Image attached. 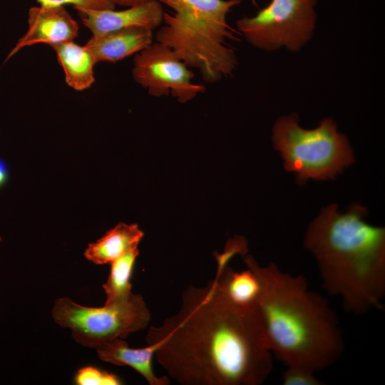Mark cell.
<instances>
[{"label":"cell","mask_w":385,"mask_h":385,"mask_svg":"<svg viewBox=\"0 0 385 385\" xmlns=\"http://www.w3.org/2000/svg\"><path fill=\"white\" fill-rule=\"evenodd\" d=\"M146 342L170 378L183 385H260L273 367L257 310L232 305L211 280L184 290L178 311L150 327Z\"/></svg>","instance_id":"cell-1"},{"label":"cell","mask_w":385,"mask_h":385,"mask_svg":"<svg viewBox=\"0 0 385 385\" xmlns=\"http://www.w3.org/2000/svg\"><path fill=\"white\" fill-rule=\"evenodd\" d=\"M143 237V232L138 225L120 222L96 242L89 244L84 255L97 265L111 264L132 247L138 245Z\"/></svg>","instance_id":"cell-15"},{"label":"cell","mask_w":385,"mask_h":385,"mask_svg":"<svg viewBox=\"0 0 385 385\" xmlns=\"http://www.w3.org/2000/svg\"><path fill=\"white\" fill-rule=\"evenodd\" d=\"M40 6H64L72 4L74 9L91 10L114 9L115 5L112 0H36Z\"/></svg>","instance_id":"cell-19"},{"label":"cell","mask_w":385,"mask_h":385,"mask_svg":"<svg viewBox=\"0 0 385 385\" xmlns=\"http://www.w3.org/2000/svg\"><path fill=\"white\" fill-rule=\"evenodd\" d=\"M153 38V31L136 26L92 35L85 46L96 63H115L139 53L150 45Z\"/></svg>","instance_id":"cell-11"},{"label":"cell","mask_w":385,"mask_h":385,"mask_svg":"<svg viewBox=\"0 0 385 385\" xmlns=\"http://www.w3.org/2000/svg\"><path fill=\"white\" fill-rule=\"evenodd\" d=\"M244 262L260 284L256 310L273 356L285 366L314 373L336 362L344 343L327 301L309 289L302 274L285 272L274 262L261 266L252 255Z\"/></svg>","instance_id":"cell-2"},{"label":"cell","mask_w":385,"mask_h":385,"mask_svg":"<svg viewBox=\"0 0 385 385\" xmlns=\"http://www.w3.org/2000/svg\"><path fill=\"white\" fill-rule=\"evenodd\" d=\"M51 47L56 53L68 86L76 91H83L93 85L95 82L93 68L96 62L85 45L80 46L69 41Z\"/></svg>","instance_id":"cell-14"},{"label":"cell","mask_w":385,"mask_h":385,"mask_svg":"<svg viewBox=\"0 0 385 385\" xmlns=\"http://www.w3.org/2000/svg\"><path fill=\"white\" fill-rule=\"evenodd\" d=\"M101 360L116 366H128L138 371L150 385H168L170 379L158 376L153 368L155 347L148 345L135 349L128 346L122 338H116L103 344L96 349Z\"/></svg>","instance_id":"cell-13"},{"label":"cell","mask_w":385,"mask_h":385,"mask_svg":"<svg viewBox=\"0 0 385 385\" xmlns=\"http://www.w3.org/2000/svg\"><path fill=\"white\" fill-rule=\"evenodd\" d=\"M217 292L232 305L245 310H256L260 284L250 268L237 272L228 265H218L215 277L211 280Z\"/></svg>","instance_id":"cell-12"},{"label":"cell","mask_w":385,"mask_h":385,"mask_svg":"<svg viewBox=\"0 0 385 385\" xmlns=\"http://www.w3.org/2000/svg\"><path fill=\"white\" fill-rule=\"evenodd\" d=\"M52 317L61 327L71 330L78 343L95 349L145 329L151 319L143 297L133 292L124 299L101 307L82 306L61 297L54 302Z\"/></svg>","instance_id":"cell-6"},{"label":"cell","mask_w":385,"mask_h":385,"mask_svg":"<svg viewBox=\"0 0 385 385\" xmlns=\"http://www.w3.org/2000/svg\"><path fill=\"white\" fill-rule=\"evenodd\" d=\"M75 381L78 385H119L122 384L116 375L93 366H85L79 369L75 376Z\"/></svg>","instance_id":"cell-17"},{"label":"cell","mask_w":385,"mask_h":385,"mask_svg":"<svg viewBox=\"0 0 385 385\" xmlns=\"http://www.w3.org/2000/svg\"><path fill=\"white\" fill-rule=\"evenodd\" d=\"M337 204L324 208L310 223L304 247L314 257L322 286L356 314L383 309L385 297V228L364 220L359 204L339 213Z\"/></svg>","instance_id":"cell-3"},{"label":"cell","mask_w":385,"mask_h":385,"mask_svg":"<svg viewBox=\"0 0 385 385\" xmlns=\"http://www.w3.org/2000/svg\"><path fill=\"white\" fill-rule=\"evenodd\" d=\"M114 4L116 6H120L124 7H129L135 5H138L144 3L148 0H112Z\"/></svg>","instance_id":"cell-21"},{"label":"cell","mask_w":385,"mask_h":385,"mask_svg":"<svg viewBox=\"0 0 385 385\" xmlns=\"http://www.w3.org/2000/svg\"><path fill=\"white\" fill-rule=\"evenodd\" d=\"M172 9L164 12L155 41L170 48L189 68L197 69L207 83L231 76L237 58L227 40H238L227 21L242 0H158Z\"/></svg>","instance_id":"cell-4"},{"label":"cell","mask_w":385,"mask_h":385,"mask_svg":"<svg viewBox=\"0 0 385 385\" xmlns=\"http://www.w3.org/2000/svg\"><path fill=\"white\" fill-rule=\"evenodd\" d=\"M138 245H135L111 263V270L106 282L103 284L106 294L105 304L124 299L131 293L130 277L137 257Z\"/></svg>","instance_id":"cell-16"},{"label":"cell","mask_w":385,"mask_h":385,"mask_svg":"<svg viewBox=\"0 0 385 385\" xmlns=\"http://www.w3.org/2000/svg\"><path fill=\"white\" fill-rule=\"evenodd\" d=\"M299 123L297 114L292 113L277 118L272 128L274 148L298 183L334 179L354 162L347 137L338 131L332 118H324L314 129L302 128Z\"/></svg>","instance_id":"cell-5"},{"label":"cell","mask_w":385,"mask_h":385,"mask_svg":"<svg viewBox=\"0 0 385 385\" xmlns=\"http://www.w3.org/2000/svg\"><path fill=\"white\" fill-rule=\"evenodd\" d=\"M9 177V170L6 163L0 158V188L7 181Z\"/></svg>","instance_id":"cell-20"},{"label":"cell","mask_w":385,"mask_h":385,"mask_svg":"<svg viewBox=\"0 0 385 385\" xmlns=\"http://www.w3.org/2000/svg\"><path fill=\"white\" fill-rule=\"evenodd\" d=\"M75 9L93 36L136 26L154 31L163 23L164 14L163 4L158 0H148L123 10Z\"/></svg>","instance_id":"cell-10"},{"label":"cell","mask_w":385,"mask_h":385,"mask_svg":"<svg viewBox=\"0 0 385 385\" xmlns=\"http://www.w3.org/2000/svg\"><path fill=\"white\" fill-rule=\"evenodd\" d=\"M132 76L135 81L155 97L171 95L186 103L205 86L192 82L195 74L169 47L153 42L135 54Z\"/></svg>","instance_id":"cell-8"},{"label":"cell","mask_w":385,"mask_h":385,"mask_svg":"<svg viewBox=\"0 0 385 385\" xmlns=\"http://www.w3.org/2000/svg\"><path fill=\"white\" fill-rule=\"evenodd\" d=\"M317 0H271L255 16L236 21L238 31L253 46L271 51L301 49L316 26Z\"/></svg>","instance_id":"cell-7"},{"label":"cell","mask_w":385,"mask_h":385,"mask_svg":"<svg viewBox=\"0 0 385 385\" xmlns=\"http://www.w3.org/2000/svg\"><path fill=\"white\" fill-rule=\"evenodd\" d=\"M282 374L284 385H322L324 384L316 376L315 373L301 366H285Z\"/></svg>","instance_id":"cell-18"},{"label":"cell","mask_w":385,"mask_h":385,"mask_svg":"<svg viewBox=\"0 0 385 385\" xmlns=\"http://www.w3.org/2000/svg\"><path fill=\"white\" fill-rule=\"evenodd\" d=\"M78 25L64 6H33L29 9L28 29L8 54L6 61L25 47L37 43L52 46L73 41Z\"/></svg>","instance_id":"cell-9"}]
</instances>
